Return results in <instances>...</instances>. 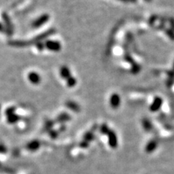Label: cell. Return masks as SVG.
<instances>
[{"mask_svg": "<svg viewBox=\"0 0 174 174\" xmlns=\"http://www.w3.org/2000/svg\"><path fill=\"white\" fill-rule=\"evenodd\" d=\"M2 19L4 21V27H5V33H7V34L9 36H13V23H12V21L10 20V18L8 16V15L5 13H2Z\"/></svg>", "mask_w": 174, "mask_h": 174, "instance_id": "cell-1", "label": "cell"}, {"mask_svg": "<svg viewBox=\"0 0 174 174\" xmlns=\"http://www.w3.org/2000/svg\"><path fill=\"white\" fill-rule=\"evenodd\" d=\"M56 32V30L55 29V28H50V29H49L48 31H44V33H41V34L38 35V36L35 37L33 39H32L30 41L31 42V44H36L37 42H41V41H43V40L46 39L47 38H48V37H50V36H52V35H53L54 33Z\"/></svg>", "mask_w": 174, "mask_h": 174, "instance_id": "cell-2", "label": "cell"}, {"mask_svg": "<svg viewBox=\"0 0 174 174\" xmlns=\"http://www.w3.org/2000/svg\"><path fill=\"white\" fill-rule=\"evenodd\" d=\"M45 47L48 49L50 51L58 52L61 50V44L57 41H52V40H47L44 43Z\"/></svg>", "mask_w": 174, "mask_h": 174, "instance_id": "cell-3", "label": "cell"}, {"mask_svg": "<svg viewBox=\"0 0 174 174\" xmlns=\"http://www.w3.org/2000/svg\"><path fill=\"white\" fill-rule=\"evenodd\" d=\"M49 19H50V16L47 14H44L41 16H40L39 18H38L36 21H34L32 23V27L33 28H39L43 26L44 23H46L47 22H48Z\"/></svg>", "mask_w": 174, "mask_h": 174, "instance_id": "cell-4", "label": "cell"}, {"mask_svg": "<svg viewBox=\"0 0 174 174\" xmlns=\"http://www.w3.org/2000/svg\"><path fill=\"white\" fill-rule=\"evenodd\" d=\"M108 138H109V144L111 147L115 149L118 146V138L116 133L113 131H109L107 133Z\"/></svg>", "mask_w": 174, "mask_h": 174, "instance_id": "cell-5", "label": "cell"}, {"mask_svg": "<svg viewBox=\"0 0 174 174\" xmlns=\"http://www.w3.org/2000/svg\"><path fill=\"white\" fill-rule=\"evenodd\" d=\"M10 45L16 47H26L31 45L30 41H21V40H15V41H9Z\"/></svg>", "mask_w": 174, "mask_h": 174, "instance_id": "cell-6", "label": "cell"}, {"mask_svg": "<svg viewBox=\"0 0 174 174\" xmlns=\"http://www.w3.org/2000/svg\"><path fill=\"white\" fill-rule=\"evenodd\" d=\"M28 78L30 82L33 84H38L41 81V77L36 72H31L28 73Z\"/></svg>", "mask_w": 174, "mask_h": 174, "instance_id": "cell-7", "label": "cell"}, {"mask_svg": "<svg viewBox=\"0 0 174 174\" xmlns=\"http://www.w3.org/2000/svg\"><path fill=\"white\" fill-rule=\"evenodd\" d=\"M65 105H66V107H68L69 109L72 110L73 112L78 113L81 110L80 106H79L77 103H76L75 102H73V101H67V102L65 103Z\"/></svg>", "mask_w": 174, "mask_h": 174, "instance_id": "cell-8", "label": "cell"}, {"mask_svg": "<svg viewBox=\"0 0 174 174\" xmlns=\"http://www.w3.org/2000/svg\"><path fill=\"white\" fill-rule=\"evenodd\" d=\"M60 76L62 78L64 79H67L69 78L70 76H71V73H70V70L69 68L66 66H62L61 68H60Z\"/></svg>", "mask_w": 174, "mask_h": 174, "instance_id": "cell-9", "label": "cell"}, {"mask_svg": "<svg viewBox=\"0 0 174 174\" xmlns=\"http://www.w3.org/2000/svg\"><path fill=\"white\" fill-rule=\"evenodd\" d=\"M120 104V97L118 94H113L110 97V105L113 108H117Z\"/></svg>", "mask_w": 174, "mask_h": 174, "instance_id": "cell-10", "label": "cell"}, {"mask_svg": "<svg viewBox=\"0 0 174 174\" xmlns=\"http://www.w3.org/2000/svg\"><path fill=\"white\" fill-rule=\"evenodd\" d=\"M157 147H158V143L156 141L153 140L147 144L146 148H145V151L147 153H151L157 148Z\"/></svg>", "mask_w": 174, "mask_h": 174, "instance_id": "cell-11", "label": "cell"}, {"mask_svg": "<svg viewBox=\"0 0 174 174\" xmlns=\"http://www.w3.org/2000/svg\"><path fill=\"white\" fill-rule=\"evenodd\" d=\"M70 116H69L68 114H67V113H64L60 114V116L57 118L56 121L57 123H64L66 122L67 121H70Z\"/></svg>", "mask_w": 174, "mask_h": 174, "instance_id": "cell-12", "label": "cell"}, {"mask_svg": "<svg viewBox=\"0 0 174 174\" xmlns=\"http://www.w3.org/2000/svg\"><path fill=\"white\" fill-rule=\"evenodd\" d=\"M19 120H20V116H18V115H16L15 113L13 115H10V116H7V121L10 123H12V124L17 123L18 121H19Z\"/></svg>", "mask_w": 174, "mask_h": 174, "instance_id": "cell-13", "label": "cell"}, {"mask_svg": "<svg viewBox=\"0 0 174 174\" xmlns=\"http://www.w3.org/2000/svg\"><path fill=\"white\" fill-rule=\"evenodd\" d=\"M39 147V142L38 141H33L27 145V148L31 150H36Z\"/></svg>", "mask_w": 174, "mask_h": 174, "instance_id": "cell-14", "label": "cell"}, {"mask_svg": "<svg viewBox=\"0 0 174 174\" xmlns=\"http://www.w3.org/2000/svg\"><path fill=\"white\" fill-rule=\"evenodd\" d=\"M76 83H77L76 78H75L73 76H70L69 78L67 79V85L69 87H73L74 86H76Z\"/></svg>", "mask_w": 174, "mask_h": 174, "instance_id": "cell-15", "label": "cell"}, {"mask_svg": "<svg viewBox=\"0 0 174 174\" xmlns=\"http://www.w3.org/2000/svg\"><path fill=\"white\" fill-rule=\"evenodd\" d=\"M54 125V123L53 121H47L46 122H45V125H44V130L45 131H50V129H51V128Z\"/></svg>", "mask_w": 174, "mask_h": 174, "instance_id": "cell-16", "label": "cell"}, {"mask_svg": "<svg viewBox=\"0 0 174 174\" xmlns=\"http://www.w3.org/2000/svg\"><path fill=\"white\" fill-rule=\"evenodd\" d=\"M93 138H94V134L92 133H87L85 134V136H84V141H87V142H89V141H92Z\"/></svg>", "mask_w": 174, "mask_h": 174, "instance_id": "cell-17", "label": "cell"}, {"mask_svg": "<svg viewBox=\"0 0 174 174\" xmlns=\"http://www.w3.org/2000/svg\"><path fill=\"white\" fill-rule=\"evenodd\" d=\"M15 111H16V107H10L6 110L5 111V114L7 115V116H9L10 115H13L15 113Z\"/></svg>", "mask_w": 174, "mask_h": 174, "instance_id": "cell-18", "label": "cell"}, {"mask_svg": "<svg viewBox=\"0 0 174 174\" xmlns=\"http://www.w3.org/2000/svg\"><path fill=\"white\" fill-rule=\"evenodd\" d=\"M109 128H108V126L106 124H103L100 128V131L102 132L103 134H107V133L109 132Z\"/></svg>", "mask_w": 174, "mask_h": 174, "instance_id": "cell-19", "label": "cell"}, {"mask_svg": "<svg viewBox=\"0 0 174 174\" xmlns=\"http://www.w3.org/2000/svg\"><path fill=\"white\" fill-rule=\"evenodd\" d=\"M36 48L38 49L39 51H42V50H44V49L45 48V45H44V44L43 43V42H37V43H36Z\"/></svg>", "mask_w": 174, "mask_h": 174, "instance_id": "cell-20", "label": "cell"}, {"mask_svg": "<svg viewBox=\"0 0 174 174\" xmlns=\"http://www.w3.org/2000/svg\"><path fill=\"white\" fill-rule=\"evenodd\" d=\"M0 32H1V33L5 32V27H4V25L1 23H0Z\"/></svg>", "mask_w": 174, "mask_h": 174, "instance_id": "cell-21", "label": "cell"}, {"mask_svg": "<svg viewBox=\"0 0 174 174\" xmlns=\"http://www.w3.org/2000/svg\"><path fill=\"white\" fill-rule=\"evenodd\" d=\"M121 1H127V0H121Z\"/></svg>", "mask_w": 174, "mask_h": 174, "instance_id": "cell-22", "label": "cell"}, {"mask_svg": "<svg viewBox=\"0 0 174 174\" xmlns=\"http://www.w3.org/2000/svg\"><path fill=\"white\" fill-rule=\"evenodd\" d=\"M0 110H1V106H0Z\"/></svg>", "mask_w": 174, "mask_h": 174, "instance_id": "cell-23", "label": "cell"}]
</instances>
